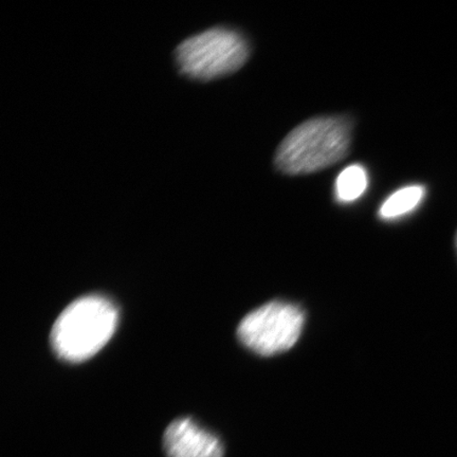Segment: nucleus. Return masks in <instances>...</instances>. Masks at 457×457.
<instances>
[{"label": "nucleus", "mask_w": 457, "mask_h": 457, "mask_svg": "<svg viewBox=\"0 0 457 457\" xmlns=\"http://www.w3.org/2000/svg\"><path fill=\"white\" fill-rule=\"evenodd\" d=\"M352 125L345 118L308 120L286 136L274 163L287 175L314 173L345 159L350 151Z\"/></svg>", "instance_id": "obj_1"}, {"label": "nucleus", "mask_w": 457, "mask_h": 457, "mask_svg": "<svg viewBox=\"0 0 457 457\" xmlns=\"http://www.w3.org/2000/svg\"><path fill=\"white\" fill-rule=\"evenodd\" d=\"M118 320L116 305L104 296L88 295L74 301L57 318L51 331L54 353L67 362L93 357L111 340Z\"/></svg>", "instance_id": "obj_2"}, {"label": "nucleus", "mask_w": 457, "mask_h": 457, "mask_svg": "<svg viewBox=\"0 0 457 457\" xmlns=\"http://www.w3.org/2000/svg\"><path fill=\"white\" fill-rule=\"evenodd\" d=\"M249 54V45L241 33L216 27L182 42L175 51V60L181 74L208 82L241 70Z\"/></svg>", "instance_id": "obj_3"}, {"label": "nucleus", "mask_w": 457, "mask_h": 457, "mask_svg": "<svg viewBox=\"0 0 457 457\" xmlns=\"http://www.w3.org/2000/svg\"><path fill=\"white\" fill-rule=\"evenodd\" d=\"M304 312L299 306L271 302L243 319L237 329L239 340L261 356L288 351L299 340Z\"/></svg>", "instance_id": "obj_4"}, {"label": "nucleus", "mask_w": 457, "mask_h": 457, "mask_svg": "<svg viewBox=\"0 0 457 457\" xmlns=\"http://www.w3.org/2000/svg\"><path fill=\"white\" fill-rule=\"evenodd\" d=\"M168 457H222L224 445L213 433L191 419L171 422L163 436Z\"/></svg>", "instance_id": "obj_5"}, {"label": "nucleus", "mask_w": 457, "mask_h": 457, "mask_svg": "<svg viewBox=\"0 0 457 457\" xmlns=\"http://www.w3.org/2000/svg\"><path fill=\"white\" fill-rule=\"evenodd\" d=\"M426 195V188L422 186H409L399 188L386 199L379 210L382 220L399 219L414 211L421 204Z\"/></svg>", "instance_id": "obj_6"}, {"label": "nucleus", "mask_w": 457, "mask_h": 457, "mask_svg": "<svg viewBox=\"0 0 457 457\" xmlns=\"http://www.w3.org/2000/svg\"><path fill=\"white\" fill-rule=\"evenodd\" d=\"M368 187L367 170L362 165L352 164L343 170L336 180V197L343 204L353 203L363 195Z\"/></svg>", "instance_id": "obj_7"}, {"label": "nucleus", "mask_w": 457, "mask_h": 457, "mask_svg": "<svg viewBox=\"0 0 457 457\" xmlns=\"http://www.w3.org/2000/svg\"><path fill=\"white\" fill-rule=\"evenodd\" d=\"M456 247H457V236H456Z\"/></svg>", "instance_id": "obj_8"}]
</instances>
